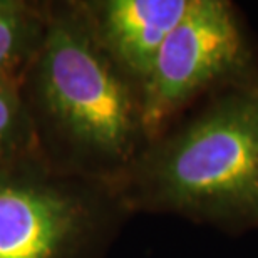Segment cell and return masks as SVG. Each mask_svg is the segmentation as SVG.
<instances>
[{
    "instance_id": "4",
    "label": "cell",
    "mask_w": 258,
    "mask_h": 258,
    "mask_svg": "<svg viewBox=\"0 0 258 258\" xmlns=\"http://www.w3.org/2000/svg\"><path fill=\"white\" fill-rule=\"evenodd\" d=\"M193 0H112L104 7V37L133 74L148 79L158 52Z\"/></svg>"
},
{
    "instance_id": "5",
    "label": "cell",
    "mask_w": 258,
    "mask_h": 258,
    "mask_svg": "<svg viewBox=\"0 0 258 258\" xmlns=\"http://www.w3.org/2000/svg\"><path fill=\"white\" fill-rule=\"evenodd\" d=\"M71 225V208L59 196L0 186V258H50Z\"/></svg>"
},
{
    "instance_id": "2",
    "label": "cell",
    "mask_w": 258,
    "mask_h": 258,
    "mask_svg": "<svg viewBox=\"0 0 258 258\" xmlns=\"http://www.w3.org/2000/svg\"><path fill=\"white\" fill-rule=\"evenodd\" d=\"M42 86L50 111L74 136L101 151H124L134 129L131 99L87 37L69 29L50 32Z\"/></svg>"
},
{
    "instance_id": "3",
    "label": "cell",
    "mask_w": 258,
    "mask_h": 258,
    "mask_svg": "<svg viewBox=\"0 0 258 258\" xmlns=\"http://www.w3.org/2000/svg\"><path fill=\"white\" fill-rule=\"evenodd\" d=\"M240 59L241 37L230 5L193 0L144 81L143 126L156 131L189 97L228 74Z\"/></svg>"
},
{
    "instance_id": "6",
    "label": "cell",
    "mask_w": 258,
    "mask_h": 258,
    "mask_svg": "<svg viewBox=\"0 0 258 258\" xmlns=\"http://www.w3.org/2000/svg\"><path fill=\"white\" fill-rule=\"evenodd\" d=\"M20 40V19L12 7L0 12V71L12 59Z\"/></svg>"
},
{
    "instance_id": "1",
    "label": "cell",
    "mask_w": 258,
    "mask_h": 258,
    "mask_svg": "<svg viewBox=\"0 0 258 258\" xmlns=\"http://www.w3.org/2000/svg\"><path fill=\"white\" fill-rule=\"evenodd\" d=\"M178 208L258 218V91L228 96L189 124L156 169Z\"/></svg>"
},
{
    "instance_id": "7",
    "label": "cell",
    "mask_w": 258,
    "mask_h": 258,
    "mask_svg": "<svg viewBox=\"0 0 258 258\" xmlns=\"http://www.w3.org/2000/svg\"><path fill=\"white\" fill-rule=\"evenodd\" d=\"M15 121V102L12 96L0 91V143L9 136Z\"/></svg>"
},
{
    "instance_id": "8",
    "label": "cell",
    "mask_w": 258,
    "mask_h": 258,
    "mask_svg": "<svg viewBox=\"0 0 258 258\" xmlns=\"http://www.w3.org/2000/svg\"><path fill=\"white\" fill-rule=\"evenodd\" d=\"M9 7H12V5H9V4H4V2H0V12H4L5 9H9Z\"/></svg>"
}]
</instances>
